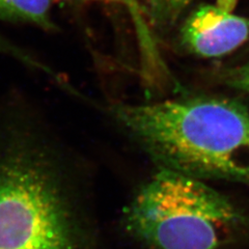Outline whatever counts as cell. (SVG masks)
<instances>
[{
	"label": "cell",
	"instance_id": "8992f818",
	"mask_svg": "<svg viewBox=\"0 0 249 249\" xmlns=\"http://www.w3.org/2000/svg\"><path fill=\"white\" fill-rule=\"evenodd\" d=\"M53 3L54 0H0V20L55 30L51 14Z\"/></svg>",
	"mask_w": 249,
	"mask_h": 249
},
{
	"label": "cell",
	"instance_id": "8fae6325",
	"mask_svg": "<svg viewBox=\"0 0 249 249\" xmlns=\"http://www.w3.org/2000/svg\"><path fill=\"white\" fill-rule=\"evenodd\" d=\"M239 1L240 0H215V4L225 11L233 12Z\"/></svg>",
	"mask_w": 249,
	"mask_h": 249
},
{
	"label": "cell",
	"instance_id": "52a82bcc",
	"mask_svg": "<svg viewBox=\"0 0 249 249\" xmlns=\"http://www.w3.org/2000/svg\"><path fill=\"white\" fill-rule=\"evenodd\" d=\"M193 0H142L145 18L150 27L160 31L173 28Z\"/></svg>",
	"mask_w": 249,
	"mask_h": 249
},
{
	"label": "cell",
	"instance_id": "3957f363",
	"mask_svg": "<svg viewBox=\"0 0 249 249\" xmlns=\"http://www.w3.org/2000/svg\"><path fill=\"white\" fill-rule=\"evenodd\" d=\"M245 217L199 178L159 169L124 212L132 236L154 249H216Z\"/></svg>",
	"mask_w": 249,
	"mask_h": 249
},
{
	"label": "cell",
	"instance_id": "5b68a950",
	"mask_svg": "<svg viewBox=\"0 0 249 249\" xmlns=\"http://www.w3.org/2000/svg\"><path fill=\"white\" fill-rule=\"evenodd\" d=\"M120 3L126 6L135 27L142 75L146 80L155 82L158 78L165 76V73L167 74V68L153 37L151 27L145 18L142 0H120Z\"/></svg>",
	"mask_w": 249,
	"mask_h": 249
},
{
	"label": "cell",
	"instance_id": "9c48e42d",
	"mask_svg": "<svg viewBox=\"0 0 249 249\" xmlns=\"http://www.w3.org/2000/svg\"><path fill=\"white\" fill-rule=\"evenodd\" d=\"M220 76L222 82L228 87L249 92V61L241 66L224 70Z\"/></svg>",
	"mask_w": 249,
	"mask_h": 249
},
{
	"label": "cell",
	"instance_id": "30bf717a",
	"mask_svg": "<svg viewBox=\"0 0 249 249\" xmlns=\"http://www.w3.org/2000/svg\"><path fill=\"white\" fill-rule=\"evenodd\" d=\"M54 2H61L69 6L79 7L91 3H120V0H54Z\"/></svg>",
	"mask_w": 249,
	"mask_h": 249
},
{
	"label": "cell",
	"instance_id": "277c9868",
	"mask_svg": "<svg viewBox=\"0 0 249 249\" xmlns=\"http://www.w3.org/2000/svg\"><path fill=\"white\" fill-rule=\"evenodd\" d=\"M249 37V19L216 4H202L184 22L180 43L193 55L220 57L235 51Z\"/></svg>",
	"mask_w": 249,
	"mask_h": 249
},
{
	"label": "cell",
	"instance_id": "6da1fadb",
	"mask_svg": "<svg viewBox=\"0 0 249 249\" xmlns=\"http://www.w3.org/2000/svg\"><path fill=\"white\" fill-rule=\"evenodd\" d=\"M111 115L158 165L199 178L249 183V113L228 98L120 103Z\"/></svg>",
	"mask_w": 249,
	"mask_h": 249
},
{
	"label": "cell",
	"instance_id": "7a4b0ae2",
	"mask_svg": "<svg viewBox=\"0 0 249 249\" xmlns=\"http://www.w3.org/2000/svg\"><path fill=\"white\" fill-rule=\"evenodd\" d=\"M54 166L33 116L0 98V249H75Z\"/></svg>",
	"mask_w": 249,
	"mask_h": 249
},
{
	"label": "cell",
	"instance_id": "ba28073f",
	"mask_svg": "<svg viewBox=\"0 0 249 249\" xmlns=\"http://www.w3.org/2000/svg\"><path fill=\"white\" fill-rule=\"evenodd\" d=\"M0 55L11 56L27 67L41 70V71L46 72L47 74H51V70L48 67L43 65L41 61L35 58L26 50L21 48L18 45H16L2 35H0Z\"/></svg>",
	"mask_w": 249,
	"mask_h": 249
}]
</instances>
